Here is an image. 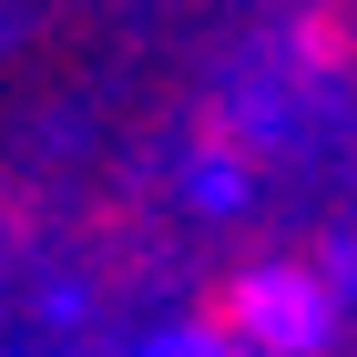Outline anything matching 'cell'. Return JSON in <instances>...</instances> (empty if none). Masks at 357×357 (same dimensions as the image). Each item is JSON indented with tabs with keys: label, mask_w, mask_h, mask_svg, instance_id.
Segmentation results:
<instances>
[{
	"label": "cell",
	"mask_w": 357,
	"mask_h": 357,
	"mask_svg": "<svg viewBox=\"0 0 357 357\" xmlns=\"http://www.w3.org/2000/svg\"><path fill=\"white\" fill-rule=\"evenodd\" d=\"M225 337L255 357H296L327 337V286L317 275H255L245 296H235V317H225Z\"/></svg>",
	"instance_id": "1"
}]
</instances>
